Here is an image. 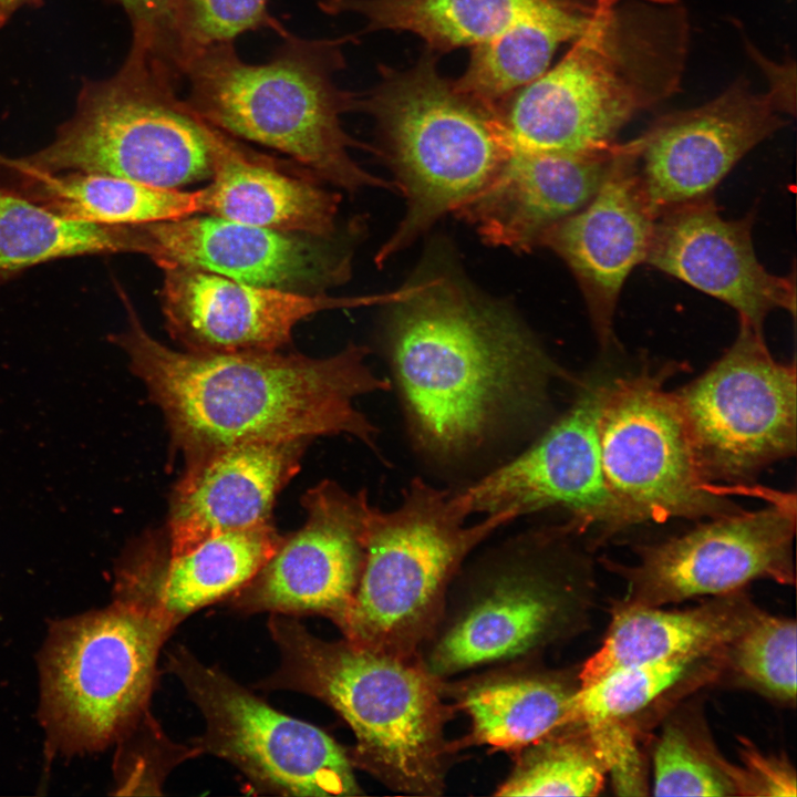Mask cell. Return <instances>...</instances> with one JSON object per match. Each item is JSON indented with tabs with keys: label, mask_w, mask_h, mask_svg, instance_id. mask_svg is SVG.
I'll return each instance as SVG.
<instances>
[{
	"label": "cell",
	"mask_w": 797,
	"mask_h": 797,
	"mask_svg": "<svg viewBox=\"0 0 797 797\" xmlns=\"http://www.w3.org/2000/svg\"><path fill=\"white\" fill-rule=\"evenodd\" d=\"M281 538L271 521L173 555L163 529L146 530L115 561L113 602L146 613L173 631L192 613L246 586Z\"/></svg>",
	"instance_id": "cell-22"
},
{
	"label": "cell",
	"mask_w": 797,
	"mask_h": 797,
	"mask_svg": "<svg viewBox=\"0 0 797 797\" xmlns=\"http://www.w3.org/2000/svg\"><path fill=\"white\" fill-rule=\"evenodd\" d=\"M665 365L609 381L598 437L607 484L634 525L707 519L742 509L731 487L707 482L666 380Z\"/></svg>",
	"instance_id": "cell-12"
},
{
	"label": "cell",
	"mask_w": 797,
	"mask_h": 797,
	"mask_svg": "<svg viewBox=\"0 0 797 797\" xmlns=\"http://www.w3.org/2000/svg\"><path fill=\"white\" fill-rule=\"evenodd\" d=\"M262 64L242 61L234 42L210 45L183 70L188 108L215 128L287 154L312 175L348 192L394 190L362 168L349 148L362 146L340 116L355 100L337 87L343 40H308L289 32Z\"/></svg>",
	"instance_id": "cell-5"
},
{
	"label": "cell",
	"mask_w": 797,
	"mask_h": 797,
	"mask_svg": "<svg viewBox=\"0 0 797 797\" xmlns=\"http://www.w3.org/2000/svg\"><path fill=\"white\" fill-rule=\"evenodd\" d=\"M268 629L278 646V669L258 687L311 695L349 725L354 767L386 786L413 795H439L448 744L442 680L420 656L372 651L348 640L325 641L293 615L271 614Z\"/></svg>",
	"instance_id": "cell-4"
},
{
	"label": "cell",
	"mask_w": 797,
	"mask_h": 797,
	"mask_svg": "<svg viewBox=\"0 0 797 797\" xmlns=\"http://www.w3.org/2000/svg\"><path fill=\"white\" fill-rule=\"evenodd\" d=\"M355 106L375 118L381 153L405 201L401 221L375 255L377 266L472 200L511 151L494 110L443 77L432 54L406 71L387 70Z\"/></svg>",
	"instance_id": "cell-6"
},
{
	"label": "cell",
	"mask_w": 797,
	"mask_h": 797,
	"mask_svg": "<svg viewBox=\"0 0 797 797\" xmlns=\"http://www.w3.org/2000/svg\"><path fill=\"white\" fill-rule=\"evenodd\" d=\"M179 82L161 62L131 51L113 79L84 91L49 145L13 159L41 172L101 173L161 188L209 179L206 123L179 99Z\"/></svg>",
	"instance_id": "cell-10"
},
{
	"label": "cell",
	"mask_w": 797,
	"mask_h": 797,
	"mask_svg": "<svg viewBox=\"0 0 797 797\" xmlns=\"http://www.w3.org/2000/svg\"><path fill=\"white\" fill-rule=\"evenodd\" d=\"M753 218L725 219L711 196L660 214L645 262L728 304L739 320L763 330L783 309L795 317V275L777 276L758 260Z\"/></svg>",
	"instance_id": "cell-21"
},
{
	"label": "cell",
	"mask_w": 797,
	"mask_h": 797,
	"mask_svg": "<svg viewBox=\"0 0 797 797\" xmlns=\"http://www.w3.org/2000/svg\"><path fill=\"white\" fill-rule=\"evenodd\" d=\"M206 128L211 176L204 187V214L284 232L320 237L340 232L339 194L312 179L288 175L208 123Z\"/></svg>",
	"instance_id": "cell-25"
},
{
	"label": "cell",
	"mask_w": 797,
	"mask_h": 797,
	"mask_svg": "<svg viewBox=\"0 0 797 797\" xmlns=\"http://www.w3.org/2000/svg\"><path fill=\"white\" fill-rule=\"evenodd\" d=\"M259 29H271L281 37L288 33L268 12V0H175V69L183 77L187 62L201 50Z\"/></svg>",
	"instance_id": "cell-36"
},
{
	"label": "cell",
	"mask_w": 797,
	"mask_h": 797,
	"mask_svg": "<svg viewBox=\"0 0 797 797\" xmlns=\"http://www.w3.org/2000/svg\"><path fill=\"white\" fill-rule=\"evenodd\" d=\"M690 45L682 0H597L563 58L494 108L510 149L590 153L681 87Z\"/></svg>",
	"instance_id": "cell-3"
},
{
	"label": "cell",
	"mask_w": 797,
	"mask_h": 797,
	"mask_svg": "<svg viewBox=\"0 0 797 797\" xmlns=\"http://www.w3.org/2000/svg\"><path fill=\"white\" fill-rule=\"evenodd\" d=\"M620 144L590 153L511 149L487 186L454 215L489 246L530 252L592 198Z\"/></svg>",
	"instance_id": "cell-24"
},
{
	"label": "cell",
	"mask_w": 797,
	"mask_h": 797,
	"mask_svg": "<svg viewBox=\"0 0 797 797\" xmlns=\"http://www.w3.org/2000/svg\"><path fill=\"white\" fill-rule=\"evenodd\" d=\"M172 632L117 602L52 621L37 659L45 752L72 757L114 745L148 712Z\"/></svg>",
	"instance_id": "cell-9"
},
{
	"label": "cell",
	"mask_w": 797,
	"mask_h": 797,
	"mask_svg": "<svg viewBox=\"0 0 797 797\" xmlns=\"http://www.w3.org/2000/svg\"><path fill=\"white\" fill-rule=\"evenodd\" d=\"M638 139L621 143L599 189L556 225L541 246L570 269L603 348L613 341V317L627 278L645 262L656 216L636 167Z\"/></svg>",
	"instance_id": "cell-20"
},
{
	"label": "cell",
	"mask_w": 797,
	"mask_h": 797,
	"mask_svg": "<svg viewBox=\"0 0 797 797\" xmlns=\"http://www.w3.org/2000/svg\"><path fill=\"white\" fill-rule=\"evenodd\" d=\"M0 186L65 218L99 225H138L205 213L204 188H161L80 170L41 172L0 155Z\"/></svg>",
	"instance_id": "cell-27"
},
{
	"label": "cell",
	"mask_w": 797,
	"mask_h": 797,
	"mask_svg": "<svg viewBox=\"0 0 797 797\" xmlns=\"http://www.w3.org/2000/svg\"><path fill=\"white\" fill-rule=\"evenodd\" d=\"M723 654L675 656L631 665L578 689L573 722L632 724V717L685 683L715 681L722 674Z\"/></svg>",
	"instance_id": "cell-32"
},
{
	"label": "cell",
	"mask_w": 797,
	"mask_h": 797,
	"mask_svg": "<svg viewBox=\"0 0 797 797\" xmlns=\"http://www.w3.org/2000/svg\"><path fill=\"white\" fill-rule=\"evenodd\" d=\"M562 0H321L328 13L353 12L369 30L408 31L432 50L449 51L482 43L517 21Z\"/></svg>",
	"instance_id": "cell-30"
},
{
	"label": "cell",
	"mask_w": 797,
	"mask_h": 797,
	"mask_svg": "<svg viewBox=\"0 0 797 797\" xmlns=\"http://www.w3.org/2000/svg\"><path fill=\"white\" fill-rule=\"evenodd\" d=\"M131 251V225L69 219L0 186V286L46 261Z\"/></svg>",
	"instance_id": "cell-31"
},
{
	"label": "cell",
	"mask_w": 797,
	"mask_h": 797,
	"mask_svg": "<svg viewBox=\"0 0 797 797\" xmlns=\"http://www.w3.org/2000/svg\"><path fill=\"white\" fill-rule=\"evenodd\" d=\"M757 609L744 590L706 598L681 610L614 602L600 648L577 673L579 689L631 665L675 656L723 654Z\"/></svg>",
	"instance_id": "cell-26"
},
{
	"label": "cell",
	"mask_w": 797,
	"mask_h": 797,
	"mask_svg": "<svg viewBox=\"0 0 797 797\" xmlns=\"http://www.w3.org/2000/svg\"><path fill=\"white\" fill-rule=\"evenodd\" d=\"M738 752L741 796H796L795 768L785 756L764 753L744 737Z\"/></svg>",
	"instance_id": "cell-39"
},
{
	"label": "cell",
	"mask_w": 797,
	"mask_h": 797,
	"mask_svg": "<svg viewBox=\"0 0 797 797\" xmlns=\"http://www.w3.org/2000/svg\"><path fill=\"white\" fill-rule=\"evenodd\" d=\"M354 224L332 237L284 232L210 214L134 225V253L245 283L318 294L352 276Z\"/></svg>",
	"instance_id": "cell-16"
},
{
	"label": "cell",
	"mask_w": 797,
	"mask_h": 797,
	"mask_svg": "<svg viewBox=\"0 0 797 797\" xmlns=\"http://www.w3.org/2000/svg\"><path fill=\"white\" fill-rule=\"evenodd\" d=\"M655 796H739L737 764L727 762L693 716L665 722L652 752Z\"/></svg>",
	"instance_id": "cell-34"
},
{
	"label": "cell",
	"mask_w": 797,
	"mask_h": 797,
	"mask_svg": "<svg viewBox=\"0 0 797 797\" xmlns=\"http://www.w3.org/2000/svg\"><path fill=\"white\" fill-rule=\"evenodd\" d=\"M117 291L127 323L107 340L126 354L164 416L170 454L184 463L242 442L340 434L375 448L377 429L354 401L391 390L392 381L371 370L365 345L324 358L175 350L148 333L128 296Z\"/></svg>",
	"instance_id": "cell-2"
},
{
	"label": "cell",
	"mask_w": 797,
	"mask_h": 797,
	"mask_svg": "<svg viewBox=\"0 0 797 797\" xmlns=\"http://www.w3.org/2000/svg\"><path fill=\"white\" fill-rule=\"evenodd\" d=\"M309 439L222 446L184 463L168 499L170 553L219 535L271 522L276 499L300 470Z\"/></svg>",
	"instance_id": "cell-23"
},
{
	"label": "cell",
	"mask_w": 797,
	"mask_h": 797,
	"mask_svg": "<svg viewBox=\"0 0 797 797\" xmlns=\"http://www.w3.org/2000/svg\"><path fill=\"white\" fill-rule=\"evenodd\" d=\"M28 0H0V27L19 6Z\"/></svg>",
	"instance_id": "cell-40"
},
{
	"label": "cell",
	"mask_w": 797,
	"mask_h": 797,
	"mask_svg": "<svg viewBox=\"0 0 797 797\" xmlns=\"http://www.w3.org/2000/svg\"><path fill=\"white\" fill-rule=\"evenodd\" d=\"M795 97L772 86L764 92L737 79L706 103L672 112L638 139L636 167L658 217L701 199L751 149L787 124Z\"/></svg>",
	"instance_id": "cell-17"
},
{
	"label": "cell",
	"mask_w": 797,
	"mask_h": 797,
	"mask_svg": "<svg viewBox=\"0 0 797 797\" xmlns=\"http://www.w3.org/2000/svg\"><path fill=\"white\" fill-rule=\"evenodd\" d=\"M796 393L795 362L775 360L763 330L739 320L725 353L672 392L704 478L763 498L755 478L796 452Z\"/></svg>",
	"instance_id": "cell-11"
},
{
	"label": "cell",
	"mask_w": 797,
	"mask_h": 797,
	"mask_svg": "<svg viewBox=\"0 0 797 797\" xmlns=\"http://www.w3.org/2000/svg\"><path fill=\"white\" fill-rule=\"evenodd\" d=\"M167 669L205 721L193 746L236 766L258 788L283 796H354L349 752L321 728L281 713L220 670L176 645Z\"/></svg>",
	"instance_id": "cell-13"
},
{
	"label": "cell",
	"mask_w": 797,
	"mask_h": 797,
	"mask_svg": "<svg viewBox=\"0 0 797 797\" xmlns=\"http://www.w3.org/2000/svg\"><path fill=\"white\" fill-rule=\"evenodd\" d=\"M115 744L114 780L116 794L153 793L161 788L168 772L184 759L194 757L198 749L176 745L162 732L149 712H146Z\"/></svg>",
	"instance_id": "cell-37"
},
{
	"label": "cell",
	"mask_w": 797,
	"mask_h": 797,
	"mask_svg": "<svg viewBox=\"0 0 797 797\" xmlns=\"http://www.w3.org/2000/svg\"><path fill=\"white\" fill-rule=\"evenodd\" d=\"M443 248L386 303L383 342L410 436L441 463L464 460L544 416L566 372L504 301Z\"/></svg>",
	"instance_id": "cell-1"
},
{
	"label": "cell",
	"mask_w": 797,
	"mask_h": 797,
	"mask_svg": "<svg viewBox=\"0 0 797 797\" xmlns=\"http://www.w3.org/2000/svg\"><path fill=\"white\" fill-rule=\"evenodd\" d=\"M117 1L132 21L134 35L132 50L144 52L173 69L175 0Z\"/></svg>",
	"instance_id": "cell-38"
},
{
	"label": "cell",
	"mask_w": 797,
	"mask_h": 797,
	"mask_svg": "<svg viewBox=\"0 0 797 797\" xmlns=\"http://www.w3.org/2000/svg\"><path fill=\"white\" fill-rule=\"evenodd\" d=\"M466 520L451 490L421 478L410 483L396 508L374 507L358 584L335 622L344 639L394 656H420L465 559L516 517L497 513Z\"/></svg>",
	"instance_id": "cell-7"
},
{
	"label": "cell",
	"mask_w": 797,
	"mask_h": 797,
	"mask_svg": "<svg viewBox=\"0 0 797 797\" xmlns=\"http://www.w3.org/2000/svg\"><path fill=\"white\" fill-rule=\"evenodd\" d=\"M794 619L757 609L723 655V671L736 682L786 705L796 701Z\"/></svg>",
	"instance_id": "cell-35"
},
{
	"label": "cell",
	"mask_w": 797,
	"mask_h": 797,
	"mask_svg": "<svg viewBox=\"0 0 797 797\" xmlns=\"http://www.w3.org/2000/svg\"><path fill=\"white\" fill-rule=\"evenodd\" d=\"M565 529L524 535L476 570L425 643L433 675L527 658L584 628L594 583L560 545Z\"/></svg>",
	"instance_id": "cell-8"
},
{
	"label": "cell",
	"mask_w": 797,
	"mask_h": 797,
	"mask_svg": "<svg viewBox=\"0 0 797 797\" xmlns=\"http://www.w3.org/2000/svg\"><path fill=\"white\" fill-rule=\"evenodd\" d=\"M755 510L707 518L679 536L644 545L638 560L607 561L627 584L625 605L664 607L744 590L756 580L795 583L796 496L777 491Z\"/></svg>",
	"instance_id": "cell-14"
},
{
	"label": "cell",
	"mask_w": 797,
	"mask_h": 797,
	"mask_svg": "<svg viewBox=\"0 0 797 797\" xmlns=\"http://www.w3.org/2000/svg\"><path fill=\"white\" fill-rule=\"evenodd\" d=\"M609 381H584L570 407L528 447L467 486L452 491L469 516L510 513L516 518L560 508L580 530L612 535L633 521L611 493L601 463L598 420Z\"/></svg>",
	"instance_id": "cell-15"
},
{
	"label": "cell",
	"mask_w": 797,
	"mask_h": 797,
	"mask_svg": "<svg viewBox=\"0 0 797 797\" xmlns=\"http://www.w3.org/2000/svg\"><path fill=\"white\" fill-rule=\"evenodd\" d=\"M607 765L588 728L570 723L520 751L497 796H596Z\"/></svg>",
	"instance_id": "cell-33"
},
{
	"label": "cell",
	"mask_w": 797,
	"mask_h": 797,
	"mask_svg": "<svg viewBox=\"0 0 797 797\" xmlns=\"http://www.w3.org/2000/svg\"><path fill=\"white\" fill-rule=\"evenodd\" d=\"M307 518L241 589L227 598L244 613L320 614L334 623L358 584L374 506L365 489L323 480L301 497Z\"/></svg>",
	"instance_id": "cell-18"
},
{
	"label": "cell",
	"mask_w": 797,
	"mask_h": 797,
	"mask_svg": "<svg viewBox=\"0 0 797 797\" xmlns=\"http://www.w3.org/2000/svg\"><path fill=\"white\" fill-rule=\"evenodd\" d=\"M578 689L577 676L518 669L470 681L457 701L470 718V743L521 751L573 723Z\"/></svg>",
	"instance_id": "cell-28"
},
{
	"label": "cell",
	"mask_w": 797,
	"mask_h": 797,
	"mask_svg": "<svg viewBox=\"0 0 797 797\" xmlns=\"http://www.w3.org/2000/svg\"><path fill=\"white\" fill-rule=\"evenodd\" d=\"M597 0H562L521 19L473 46L456 87L494 108L548 69L560 44L576 40L590 24Z\"/></svg>",
	"instance_id": "cell-29"
},
{
	"label": "cell",
	"mask_w": 797,
	"mask_h": 797,
	"mask_svg": "<svg viewBox=\"0 0 797 797\" xmlns=\"http://www.w3.org/2000/svg\"><path fill=\"white\" fill-rule=\"evenodd\" d=\"M163 271L159 302L165 328L183 350L195 353L280 351L291 342L294 327L318 312L386 304L396 294H308L253 286L197 269Z\"/></svg>",
	"instance_id": "cell-19"
}]
</instances>
